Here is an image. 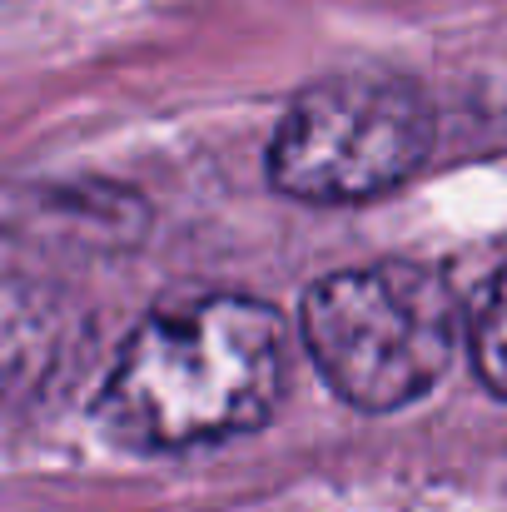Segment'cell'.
Masks as SVG:
<instances>
[{
	"label": "cell",
	"instance_id": "obj_1",
	"mask_svg": "<svg viewBox=\"0 0 507 512\" xmlns=\"http://www.w3.org/2000/svg\"><path fill=\"white\" fill-rule=\"evenodd\" d=\"M284 343V319L244 294L150 314L120 348L95 423L125 453H189L254 433L284 393Z\"/></svg>",
	"mask_w": 507,
	"mask_h": 512
},
{
	"label": "cell",
	"instance_id": "obj_2",
	"mask_svg": "<svg viewBox=\"0 0 507 512\" xmlns=\"http://www.w3.org/2000/svg\"><path fill=\"white\" fill-rule=\"evenodd\" d=\"M304 343L343 403L393 413L448 373L458 294L428 264L338 269L304 294Z\"/></svg>",
	"mask_w": 507,
	"mask_h": 512
},
{
	"label": "cell",
	"instance_id": "obj_3",
	"mask_svg": "<svg viewBox=\"0 0 507 512\" xmlns=\"http://www.w3.org/2000/svg\"><path fill=\"white\" fill-rule=\"evenodd\" d=\"M428 150V95L403 75L348 70L294 95L269 145V179L304 204H358L403 184Z\"/></svg>",
	"mask_w": 507,
	"mask_h": 512
},
{
	"label": "cell",
	"instance_id": "obj_4",
	"mask_svg": "<svg viewBox=\"0 0 507 512\" xmlns=\"http://www.w3.org/2000/svg\"><path fill=\"white\" fill-rule=\"evenodd\" d=\"M473 368L498 398H507V274L488 284L473 314Z\"/></svg>",
	"mask_w": 507,
	"mask_h": 512
}]
</instances>
